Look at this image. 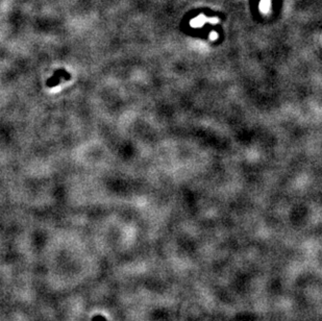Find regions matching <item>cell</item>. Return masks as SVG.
Wrapping results in <instances>:
<instances>
[{"label":"cell","mask_w":322,"mask_h":321,"mask_svg":"<svg viewBox=\"0 0 322 321\" xmlns=\"http://www.w3.org/2000/svg\"><path fill=\"white\" fill-rule=\"evenodd\" d=\"M66 74H68V73L66 72L64 69H59V70L54 71L52 78L46 81V84L50 88L55 87V86H59L61 80H68L67 78L64 77V75H66Z\"/></svg>","instance_id":"cell-1"},{"label":"cell","mask_w":322,"mask_h":321,"mask_svg":"<svg viewBox=\"0 0 322 321\" xmlns=\"http://www.w3.org/2000/svg\"><path fill=\"white\" fill-rule=\"evenodd\" d=\"M93 320H95V321H107L106 318L102 317V316H95Z\"/></svg>","instance_id":"cell-2"}]
</instances>
